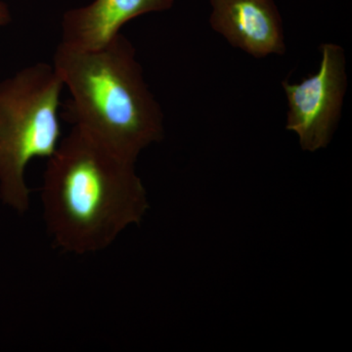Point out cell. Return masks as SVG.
Segmentation results:
<instances>
[{"label": "cell", "mask_w": 352, "mask_h": 352, "mask_svg": "<svg viewBox=\"0 0 352 352\" xmlns=\"http://www.w3.org/2000/svg\"><path fill=\"white\" fill-rule=\"evenodd\" d=\"M41 201L53 242L78 254L103 251L149 208L135 163L76 126L48 159Z\"/></svg>", "instance_id": "obj_1"}, {"label": "cell", "mask_w": 352, "mask_h": 352, "mask_svg": "<svg viewBox=\"0 0 352 352\" xmlns=\"http://www.w3.org/2000/svg\"><path fill=\"white\" fill-rule=\"evenodd\" d=\"M53 67L71 94L67 115L74 126L134 163L163 139V111L122 34L97 50L61 43Z\"/></svg>", "instance_id": "obj_2"}, {"label": "cell", "mask_w": 352, "mask_h": 352, "mask_svg": "<svg viewBox=\"0 0 352 352\" xmlns=\"http://www.w3.org/2000/svg\"><path fill=\"white\" fill-rule=\"evenodd\" d=\"M63 88L53 65L46 63L0 80V199L17 212L30 207L28 164L50 159L61 142Z\"/></svg>", "instance_id": "obj_3"}, {"label": "cell", "mask_w": 352, "mask_h": 352, "mask_svg": "<svg viewBox=\"0 0 352 352\" xmlns=\"http://www.w3.org/2000/svg\"><path fill=\"white\" fill-rule=\"evenodd\" d=\"M318 71L300 82L284 80L288 102L286 129L295 132L303 151L330 144L342 115L347 87L346 55L342 46L323 43Z\"/></svg>", "instance_id": "obj_4"}, {"label": "cell", "mask_w": 352, "mask_h": 352, "mask_svg": "<svg viewBox=\"0 0 352 352\" xmlns=\"http://www.w3.org/2000/svg\"><path fill=\"white\" fill-rule=\"evenodd\" d=\"M210 23L234 47L254 58L286 52L283 22L274 0H210Z\"/></svg>", "instance_id": "obj_5"}, {"label": "cell", "mask_w": 352, "mask_h": 352, "mask_svg": "<svg viewBox=\"0 0 352 352\" xmlns=\"http://www.w3.org/2000/svg\"><path fill=\"white\" fill-rule=\"evenodd\" d=\"M175 0H94L71 9L62 20V43L78 50H97L110 43L129 21L173 7Z\"/></svg>", "instance_id": "obj_6"}, {"label": "cell", "mask_w": 352, "mask_h": 352, "mask_svg": "<svg viewBox=\"0 0 352 352\" xmlns=\"http://www.w3.org/2000/svg\"><path fill=\"white\" fill-rule=\"evenodd\" d=\"M11 22V13L6 3L0 1V28L7 25Z\"/></svg>", "instance_id": "obj_7"}]
</instances>
